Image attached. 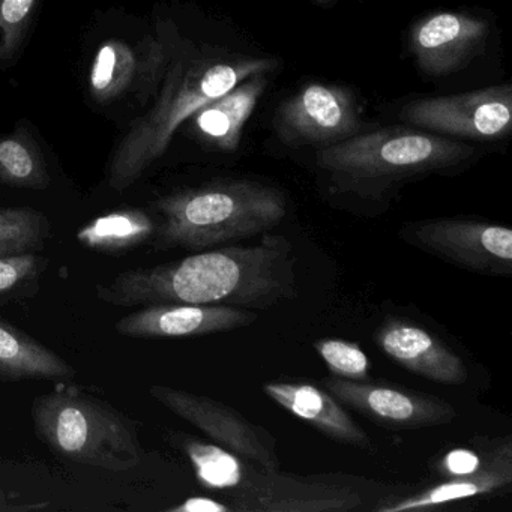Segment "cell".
Segmentation results:
<instances>
[{
  "instance_id": "6da1fadb",
  "label": "cell",
  "mask_w": 512,
  "mask_h": 512,
  "mask_svg": "<svg viewBox=\"0 0 512 512\" xmlns=\"http://www.w3.org/2000/svg\"><path fill=\"white\" fill-rule=\"evenodd\" d=\"M104 304L140 308L160 304L266 308L296 298V257L289 239L265 235L251 247L203 250L152 268L128 269L98 284Z\"/></svg>"
},
{
  "instance_id": "7a4b0ae2",
  "label": "cell",
  "mask_w": 512,
  "mask_h": 512,
  "mask_svg": "<svg viewBox=\"0 0 512 512\" xmlns=\"http://www.w3.org/2000/svg\"><path fill=\"white\" fill-rule=\"evenodd\" d=\"M277 59L200 55L181 50L170 65L154 107L124 137L107 172L112 190L125 191L169 148L176 130L197 110L256 74H271Z\"/></svg>"
},
{
  "instance_id": "3957f363",
  "label": "cell",
  "mask_w": 512,
  "mask_h": 512,
  "mask_svg": "<svg viewBox=\"0 0 512 512\" xmlns=\"http://www.w3.org/2000/svg\"><path fill=\"white\" fill-rule=\"evenodd\" d=\"M154 206L161 217L154 235L160 250L203 251L251 238L277 226L287 212L280 190L248 179L178 191Z\"/></svg>"
},
{
  "instance_id": "277c9868",
  "label": "cell",
  "mask_w": 512,
  "mask_h": 512,
  "mask_svg": "<svg viewBox=\"0 0 512 512\" xmlns=\"http://www.w3.org/2000/svg\"><path fill=\"white\" fill-rule=\"evenodd\" d=\"M473 154L466 143L430 131L385 128L320 148L316 163L343 190L370 193L460 166Z\"/></svg>"
},
{
  "instance_id": "5b68a950",
  "label": "cell",
  "mask_w": 512,
  "mask_h": 512,
  "mask_svg": "<svg viewBox=\"0 0 512 512\" xmlns=\"http://www.w3.org/2000/svg\"><path fill=\"white\" fill-rule=\"evenodd\" d=\"M32 421L38 439L67 460L112 472H127L142 460L134 422L91 395H40L32 404Z\"/></svg>"
},
{
  "instance_id": "8992f818",
  "label": "cell",
  "mask_w": 512,
  "mask_h": 512,
  "mask_svg": "<svg viewBox=\"0 0 512 512\" xmlns=\"http://www.w3.org/2000/svg\"><path fill=\"white\" fill-rule=\"evenodd\" d=\"M181 50L179 38L170 32L149 35L136 43L106 41L92 61L89 92L101 104L115 103L128 95L148 98L161 88Z\"/></svg>"
},
{
  "instance_id": "52a82bcc",
  "label": "cell",
  "mask_w": 512,
  "mask_h": 512,
  "mask_svg": "<svg viewBox=\"0 0 512 512\" xmlns=\"http://www.w3.org/2000/svg\"><path fill=\"white\" fill-rule=\"evenodd\" d=\"M274 130L289 148H326L362 133L364 121L349 89L311 83L280 104Z\"/></svg>"
},
{
  "instance_id": "ba28073f",
  "label": "cell",
  "mask_w": 512,
  "mask_h": 512,
  "mask_svg": "<svg viewBox=\"0 0 512 512\" xmlns=\"http://www.w3.org/2000/svg\"><path fill=\"white\" fill-rule=\"evenodd\" d=\"M400 118L443 137L499 139L511 131L512 88L500 85L466 94L421 98L406 104Z\"/></svg>"
},
{
  "instance_id": "9c48e42d",
  "label": "cell",
  "mask_w": 512,
  "mask_h": 512,
  "mask_svg": "<svg viewBox=\"0 0 512 512\" xmlns=\"http://www.w3.org/2000/svg\"><path fill=\"white\" fill-rule=\"evenodd\" d=\"M149 395L179 418L199 428L217 445L263 469H280L274 437L227 404L163 385L151 386Z\"/></svg>"
},
{
  "instance_id": "30bf717a",
  "label": "cell",
  "mask_w": 512,
  "mask_h": 512,
  "mask_svg": "<svg viewBox=\"0 0 512 512\" xmlns=\"http://www.w3.org/2000/svg\"><path fill=\"white\" fill-rule=\"evenodd\" d=\"M229 491L230 508L239 512H349L362 505L350 488L293 478L254 463L244 464L241 482Z\"/></svg>"
},
{
  "instance_id": "8fae6325",
  "label": "cell",
  "mask_w": 512,
  "mask_h": 512,
  "mask_svg": "<svg viewBox=\"0 0 512 512\" xmlns=\"http://www.w3.org/2000/svg\"><path fill=\"white\" fill-rule=\"evenodd\" d=\"M406 239L448 262L484 274H511L512 232L500 224L463 218L419 221Z\"/></svg>"
},
{
  "instance_id": "7c38bea8",
  "label": "cell",
  "mask_w": 512,
  "mask_h": 512,
  "mask_svg": "<svg viewBox=\"0 0 512 512\" xmlns=\"http://www.w3.org/2000/svg\"><path fill=\"white\" fill-rule=\"evenodd\" d=\"M322 385L341 404L392 430L436 427L457 418L448 401L433 395L341 377L325 379Z\"/></svg>"
},
{
  "instance_id": "4fadbf2b",
  "label": "cell",
  "mask_w": 512,
  "mask_h": 512,
  "mask_svg": "<svg viewBox=\"0 0 512 512\" xmlns=\"http://www.w3.org/2000/svg\"><path fill=\"white\" fill-rule=\"evenodd\" d=\"M490 23L467 13H436L410 31V52L422 73L445 77L458 73L484 53Z\"/></svg>"
},
{
  "instance_id": "5bb4252c",
  "label": "cell",
  "mask_w": 512,
  "mask_h": 512,
  "mask_svg": "<svg viewBox=\"0 0 512 512\" xmlns=\"http://www.w3.org/2000/svg\"><path fill=\"white\" fill-rule=\"evenodd\" d=\"M253 311L232 305H146L121 317L115 329L128 338H182L218 334L250 325Z\"/></svg>"
},
{
  "instance_id": "9a60e30c",
  "label": "cell",
  "mask_w": 512,
  "mask_h": 512,
  "mask_svg": "<svg viewBox=\"0 0 512 512\" xmlns=\"http://www.w3.org/2000/svg\"><path fill=\"white\" fill-rule=\"evenodd\" d=\"M376 343L406 370L442 385L467 382L463 359L427 329L403 319H389L377 329Z\"/></svg>"
},
{
  "instance_id": "2e32d148",
  "label": "cell",
  "mask_w": 512,
  "mask_h": 512,
  "mask_svg": "<svg viewBox=\"0 0 512 512\" xmlns=\"http://www.w3.org/2000/svg\"><path fill=\"white\" fill-rule=\"evenodd\" d=\"M263 391L278 406L302 421L310 422L326 436L347 445L368 448L370 437L350 418L337 398L328 391L299 382H269Z\"/></svg>"
},
{
  "instance_id": "e0dca14e",
  "label": "cell",
  "mask_w": 512,
  "mask_h": 512,
  "mask_svg": "<svg viewBox=\"0 0 512 512\" xmlns=\"http://www.w3.org/2000/svg\"><path fill=\"white\" fill-rule=\"evenodd\" d=\"M511 482L512 446L511 440H506L491 454L487 463H482L475 472L469 473V475L451 476L445 482L433 485L421 493L379 506L376 511L404 512L439 508L446 503L503 490V488L509 487Z\"/></svg>"
},
{
  "instance_id": "ac0fdd59",
  "label": "cell",
  "mask_w": 512,
  "mask_h": 512,
  "mask_svg": "<svg viewBox=\"0 0 512 512\" xmlns=\"http://www.w3.org/2000/svg\"><path fill=\"white\" fill-rule=\"evenodd\" d=\"M268 86V74L248 77L190 119L200 136L220 151L233 152L241 145L242 131Z\"/></svg>"
},
{
  "instance_id": "d6986e66",
  "label": "cell",
  "mask_w": 512,
  "mask_h": 512,
  "mask_svg": "<svg viewBox=\"0 0 512 512\" xmlns=\"http://www.w3.org/2000/svg\"><path fill=\"white\" fill-rule=\"evenodd\" d=\"M74 368L50 347L0 319V382L58 380Z\"/></svg>"
},
{
  "instance_id": "ffe728a7",
  "label": "cell",
  "mask_w": 512,
  "mask_h": 512,
  "mask_svg": "<svg viewBox=\"0 0 512 512\" xmlns=\"http://www.w3.org/2000/svg\"><path fill=\"white\" fill-rule=\"evenodd\" d=\"M155 230L157 224L142 209H122L85 224L76 239L88 250L122 254L154 238Z\"/></svg>"
},
{
  "instance_id": "44dd1931",
  "label": "cell",
  "mask_w": 512,
  "mask_h": 512,
  "mask_svg": "<svg viewBox=\"0 0 512 512\" xmlns=\"http://www.w3.org/2000/svg\"><path fill=\"white\" fill-rule=\"evenodd\" d=\"M0 182L26 190H46L49 172L41 149L26 130L0 137Z\"/></svg>"
},
{
  "instance_id": "7402d4cb",
  "label": "cell",
  "mask_w": 512,
  "mask_h": 512,
  "mask_svg": "<svg viewBox=\"0 0 512 512\" xmlns=\"http://www.w3.org/2000/svg\"><path fill=\"white\" fill-rule=\"evenodd\" d=\"M182 448L190 458L197 479L203 487L224 491L238 487L244 472V463L239 455L223 446L202 442L193 437H185Z\"/></svg>"
},
{
  "instance_id": "603a6c76",
  "label": "cell",
  "mask_w": 512,
  "mask_h": 512,
  "mask_svg": "<svg viewBox=\"0 0 512 512\" xmlns=\"http://www.w3.org/2000/svg\"><path fill=\"white\" fill-rule=\"evenodd\" d=\"M49 238V221L37 209L0 208V257L38 253Z\"/></svg>"
},
{
  "instance_id": "cb8c5ba5",
  "label": "cell",
  "mask_w": 512,
  "mask_h": 512,
  "mask_svg": "<svg viewBox=\"0 0 512 512\" xmlns=\"http://www.w3.org/2000/svg\"><path fill=\"white\" fill-rule=\"evenodd\" d=\"M46 265L38 253L0 257V304L34 295Z\"/></svg>"
},
{
  "instance_id": "d4e9b609",
  "label": "cell",
  "mask_w": 512,
  "mask_h": 512,
  "mask_svg": "<svg viewBox=\"0 0 512 512\" xmlns=\"http://www.w3.org/2000/svg\"><path fill=\"white\" fill-rule=\"evenodd\" d=\"M314 349L335 377L368 380L370 359L358 343L338 338H323L314 343Z\"/></svg>"
},
{
  "instance_id": "484cf974",
  "label": "cell",
  "mask_w": 512,
  "mask_h": 512,
  "mask_svg": "<svg viewBox=\"0 0 512 512\" xmlns=\"http://www.w3.org/2000/svg\"><path fill=\"white\" fill-rule=\"evenodd\" d=\"M38 0H0V62L10 61L22 46Z\"/></svg>"
},
{
  "instance_id": "4316f807",
  "label": "cell",
  "mask_w": 512,
  "mask_h": 512,
  "mask_svg": "<svg viewBox=\"0 0 512 512\" xmlns=\"http://www.w3.org/2000/svg\"><path fill=\"white\" fill-rule=\"evenodd\" d=\"M482 461L476 452L470 449L458 448L449 451L439 463V470L442 475L458 476L469 475L481 467Z\"/></svg>"
},
{
  "instance_id": "83f0119b",
  "label": "cell",
  "mask_w": 512,
  "mask_h": 512,
  "mask_svg": "<svg viewBox=\"0 0 512 512\" xmlns=\"http://www.w3.org/2000/svg\"><path fill=\"white\" fill-rule=\"evenodd\" d=\"M169 511L172 512H233L226 503L217 502L208 497H191L185 500L181 505L173 506Z\"/></svg>"
},
{
  "instance_id": "f1b7e54d",
  "label": "cell",
  "mask_w": 512,
  "mask_h": 512,
  "mask_svg": "<svg viewBox=\"0 0 512 512\" xmlns=\"http://www.w3.org/2000/svg\"><path fill=\"white\" fill-rule=\"evenodd\" d=\"M313 2L319 5H331L334 4L335 0H313Z\"/></svg>"
}]
</instances>
